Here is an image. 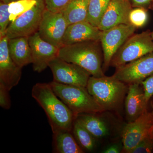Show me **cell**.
Masks as SVG:
<instances>
[{"label": "cell", "mask_w": 153, "mask_h": 153, "mask_svg": "<svg viewBox=\"0 0 153 153\" xmlns=\"http://www.w3.org/2000/svg\"><path fill=\"white\" fill-rule=\"evenodd\" d=\"M32 96L46 113L53 133L72 131L74 115L56 95L49 83H36L32 88Z\"/></svg>", "instance_id": "obj_1"}, {"label": "cell", "mask_w": 153, "mask_h": 153, "mask_svg": "<svg viewBox=\"0 0 153 153\" xmlns=\"http://www.w3.org/2000/svg\"><path fill=\"white\" fill-rule=\"evenodd\" d=\"M100 41H89L64 45L59 48L58 57L74 63L88 71L91 76H105L102 69L103 52Z\"/></svg>", "instance_id": "obj_2"}, {"label": "cell", "mask_w": 153, "mask_h": 153, "mask_svg": "<svg viewBox=\"0 0 153 153\" xmlns=\"http://www.w3.org/2000/svg\"><path fill=\"white\" fill-rule=\"evenodd\" d=\"M128 85L113 75L100 77L91 76L86 88L105 111H117L123 103Z\"/></svg>", "instance_id": "obj_3"}, {"label": "cell", "mask_w": 153, "mask_h": 153, "mask_svg": "<svg viewBox=\"0 0 153 153\" xmlns=\"http://www.w3.org/2000/svg\"><path fill=\"white\" fill-rule=\"evenodd\" d=\"M56 95L73 113L74 117L82 113H99L105 110L85 87L66 85L53 81L49 82Z\"/></svg>", "instance_id": "obj_4"}, {"label": "cell", "mask_w": 153, "mask_h": 153, "mask_svg": "<svg viewBox=\"0 0 153 153\" xmlns=\"http://www.w3.org/2000/svg\"><path fill=\"white\" fill-rule=\"evenodd\" d=\"M149 30L134 34L114 55L110 66L116 68L153 52V40Z\"/></svg>", "instance_id": "obj_5"}, {"label": "cell", "mask_w": 153, "mask_h": 153, "mask_svg": "<svg viewBox=\"0 0 153 153\" xmlns=\"http://www.w3.org/2000/svg\"><path fill=\"white\" fill-rule=\"evenodd\" d=\"M153 127V97L142 114L134 121L128 123L121 133L122 153H130L143 140L150 135Z\"/></svg>", "instance_id": "obj_6"}, {"label": "cell", "mask_w": 153, "mask_h": 153, "mask_svg": "<svg viewBox=\"0 0 153 153\" xmlns=\"http://www.w3.org/2000/svg\"><path fill=\"white\" fill-rule=\"evenodd\" d=\"M46 9L44 0H38L32 8L11 22L6 30L5 36L8 39L29 37L38 32Z\"/></svg>", "instance_id": "obj_7"}, {"label": "cell", "mask_w": 153, "mask_h": 153, "mask_svg": "<svg viewBox=\"0 0 153 153\" xmlns=\"http://www.w3.org/2000/svg\"><path fill=\"white\" fill-rule=\"evenodd\" d=\"M136 29L130 24H122L102 31L100 42L103 52L104 72L110 66L114 55L127 39L133 35Z\"/></svg>", "instance_id": "obj_8"}, {"label": "cell", "mask_w": 153, "mask_h": 153, "mask_svg": "<svg viewBox=\"0 0 153 153\" xmlns=\"http://www.w3.org/2000/svg\"><path fill=\"white\" fill-rule=\"evenodd\" d=\"M53 81L66 84L86 87L91 75L85 69L76 64L68 63L58 57L49 63Z\"/></svg>", "instance_id": "obj_9"}, {"label": "cell", "mask_w": 153, "mask_h": 153, "mask_svg": "<svg viewBox=\"0 0 153 153\" xmlns=\"http://www.w3.org/2000/svg\"><path fill=\"white\" fill-rule=\"evenodd\" d=\"M153 74V52L116 68L113 76L130 85L141 83Z\"/></svg>", "instance_id": "obj_10"}, {"label": "cell", "mask_w": 153, "mask_h": 153, "mask_svg": "<svg viewBox=\"0 0 153 153\" xmlns=\"http://www.w3.org/2000/svg\"><path fill=\"white\" fill-rule=\"evenodd\" d=\"M68 26L62 13H53L46 9L38 32L44 41L60 48L63 46V38Z\"/></svg>", "instance_id": "obj_11"}, {"label": "cell", "mask_w": 153, "mask_h": 153, "mask_svg": "<svg viewBox=\"0 0 153 153\" xmlns=\"http://www.w3.org/2000/svg\"><path fill=\"white\" fill-rule=\"evenodd\" d=\"M8 40L6 36L0 37V83L10 91L19 84L22 68L18 66L10 56Z\"/></svg>", "instance_id": "obj_12"}, {"label": "cell", "mask_w": 153, "mask_h": 153, "mask_svg": "<svg viewBox=\"0 0 153 153\" xmlns=\"http://www.w3.org/2000/svg\"><path fill=\"white\" fill-rule=\"evenodd\" d=\"M33 70L40 73L47 67L53 59L58 57L59 48L42 39L38 32L29 37Z\"/></svg>", "instance_id": "obj_13"}, {"label": "cell", "mask_w": 153, "mask_h": 153, "mask_svg": "<svg viewBox=\"0 0 153 153\" xmlns=\"http://www.w3.org/2000/svg\"><path fill=\"white\" fill-rule=\"evenodd\" d=\"M132 8L130 0H111L98 28L102 31L122 24L128 25Z\"/></svg>", "instance_id": "obj_14"}, {"label": "cell", "mask_w": 153, "mask_h": 153, "mask_svg": "<svg viewBox=\"0 0 153 153\" xmlns=\"http://www.w3.org/2000/svg\"><path fill=\"white\" fill-rule=\"evenodd\" d=\"M102 31L87 21L68 25L64 34L63 45L89 41H100Z\"/></svg>", "instance_id": "obj_15"}, {"label": "cell", "mask_w": 153, "mask_h": 153, "mask_svg": "<svg viewBox=\"0 0 153 153\" xmlns=\"http://www.w3.org/2000/svg\"><path fill=\"white\" fill-rule=\"evenodd\" d=\"M149 102L145 98L144 91L141 83L129 85L125 102L128 123L134 121L139 117L146 108Z\"/></svg>", "instance_id": "obj_16"}, {"label": "cell", "mask_w": 153, "mask_h": 153, "mask_svg": "<svg viewBox=\"0 0 153 153\" xmlns=\"http://www.w3.org/2000/svg\"><path fill=\"white\" fill-rule=\"evenodd\" d=\"M98 113H82L75 116V120L82 125L97 140L105 139L111 134L110 125Z\"/></svg>", "instance_id": "obj_17"}, {"label": "cell", "mask_w": 153, "mask_h": 153, "mask_svg": "<svg viewBox=\"0 0 153 153\" xmlns=\"http://www.w3.org/2000/svg\"><path fill=\"white\" fill-rule=\"evenodd\" d=\"M8 46L11 58L19 67L22 68L33 63L29 37H21L9 39Z\"/></svg>", "instance_id": "obj_18"}, {"label": "cell", "mask_w": 153, "mask_h": 153, "mask_svg": "<svg viewBox=\"0 0 153 153\" xmlns=\"http://www.w3.org/2000/svg\"><path fill=\"white\" fill-rule=\"evenodd\" d=\"M55 149L59 153H83L71 131H60L53 133Z\"/></svg>", "instance_id": "obj_19"}, {"label": "cell", "mask_w": 153, "mask_h": 153, "mask_svg": "<svg viewBox=\"0 0 153 153\" xmlns=\"http://www.w3.org/2000/svg\"><path fill=\"white\" fill-rule=\"evenodd\" d=\"M89 0H72L62 12L68 25L86 21Z\"/></svg>", "instance_id": "obj_20"}, {"label": "cell", "mask_w": 153, "mask_h": 153, "mask_svg": "<svg viewBox=\"0 0 153 153\" xmlns=\"http://www.w3.org/2000/svg\"><path fill=\"white\" fill-rule=\"evenodd\" d=\"M72 131L76 142L82 149L90 152L94 150L97 140L75 120L73 123Z\"/></svg>", "instance_id": "obj_21"}, {"label": "cell", "mask_w": 153, "mask_h": 153, "mask_svg": "<svg viewBox=\"0 0 153 153\" xmlns=\"http://www.w3.org/2000/svg\"><path fill=\"white\" fill-rule=\"evenodd\" d=\"M111 0H89L86 21L98 27Z\"/></svg>", "instance_id": "obj_22"}, {"label": "cell", "mask_w": 153, "mask_h": 153, "mask_svg": "<svg viewBox=\"0 0 153 153\" xmlns=\"http://www.w3.org/2000/svg\"><path fill=\"white\" fill-rule=\"evenodd\" d=\"M38 0H19L9 4L8 10L11 22L30 10L38 2Z\"/></svg>", "instance_id": "obj_23"}, {"label": "cell", "mask_w": 153, "mask_h": 153, "mask_svg": "<svg viewBox=\"0 0 153 153\" xmlns=\"http://www.w3.org/2000/svg\"><path fill=\"white\" fill-rule=\"evenodd\" d=\"M148 15L146 9L142 7L133 8L129 15L130 25L136 28L142 27L147 22Z\"/></svg>", "instance_id": "obj_24"}, {"label": "cell", "mask_w": 153, "mask_h": 153, "mask_svg": "<svg viewBox=\"0 0 153 153\" xmlns=\"http://www.w3.org/2000/svg\"><path fill=\"white\" fill-rule=\"evenodd\" d=\"M9 4L0 2V37L5 36L6 30L8 27L10 14L8 10Z\"/></svg>", "instance_id": "obj_25"}, {"label": "cell", "mask_w": 153, "mask_h": 153, "mask_svg": "<svg viewBox=\"0 0 153 153\" xmlns=\"http://www.w3.org/2000/svg\"><path fill=\"white\" fill-rule=\"evenodd\" d=\"M46 9L53 13H62L72 0H44Z\"/></svg>", "instance_id": "obj_26"}, {"label": "cell", "mask_w": 153, "mask_h": 153, "mask_svg": "<svg viewBox=\"0 0 153 153\" xmlns=\"http://www.w3.org/2000/svg\"><path fill=\"white\" fill-rule=\"evenodd\" d=\"M153 153V139L150 135L143 140L130 153Z\"/></svg>", "instance_id": "obj_27"}, {"label": "cell", "mask_w": 153, "mask_h": 153, "mask_svg": "<svg viewBox=\"0 0 153 153\" xmlns=\"http://www.w3.org/2000/svg\"><path fill=\"white\" fill-rule=\"evenodd\" d=\"M10 91L3 84L0 83V106L4 109H10L11 107Z\"/></svg>", "instance_id": "obj_28"}, {"label": "cell", "mask_w": 153, "mask_h": 153, "mask_svg": "<svg viewBox=\"0 0 153 153\" xmlns=\"http://www.w3.org/2000/svg\"><path fill=\"white\" fill-rule=\"evenodd\" d=\"M143 88L145 98L147 102L153 97V74L141 83Z\"/></svg>", "instance_id": "obj_29"}, {"label": "cell", "mask_w": 153, "mask_h": 153, "mask_svg": "<svg viewBox=\"0 0 153 153\" xmlns=\"http://www.w3.org/2000/svg\"><path fill=\"white\" fill-rule=\"evenodd\" d=\"M133 8L142 7L147 9L152 7L153 0H130Z\"/></svg>", "instance_id": "obj_30"}, {"label": "cell", "mask_w": 153, "mask_h": 153, "mask_svg": "<svg viewBox=\"0 0 153 153\" xmlns=\"http://www.w3.org/2000/svg\"><path fill=\"white\" fill-rule=\"evenodd\" d=\"M123 146L121 143H114L108 146L101 152L103 153H119L122 152Z\"/></svg>", "instance_id": "obj_31"}, {"label": "cell", "mask_w": 153, "mask_h": 153, "mask_svg": "<svg viewBox=\"0 0 153 153\" xmlns=\"http://www.w3.org/2000/svg\"><path fill=\"white\" fill-rule=\"evenodd\" d=\"M19 1V0H1V1L2 2L5 4H9L10 3L16 1Z\"/></svg>", "instance_id": "obj_32"}, {"label": "cell", "mask_w": 153, "mask_h": 153, "mask_svg": "<svg viewBox=\"0 0 153 153\" xmlns=\"http://www.w3.org/2000/svg\"><path fill=\"white\" fill-rule=\"evenodd\" d=\"M150 136L153 139V127L152 128L150 133Z\"/></svg>", "instance_id": "obj_33"}, {"label": "cell", "mask_w": 153, "mask_h": 153, "mask_svg": "<svg viewBox=\"0 0 153 153\" xmlns=\"http://www.w3.org/2000/svg\"><path fill=\"white\" fill-rule=\"evenodd\" d=\"M151 35H152V38L153 40V31L152 32V33H151Z\"/></svg>", "instance_id": "obj_34"}, {"label": "cell", "mask_w": 153, "mask_h": 153, "mask_svg": "<svg viewBox=\"0 0 153 153\" xmlns=\"http://www.w3.org/2000/svg\"><path fill=\"white\" fill-rule=\"evenodd\" d=\"M152 8H153V5H152Z\"/></svg>", "instance_id": "obj_35"}]
</instances>
